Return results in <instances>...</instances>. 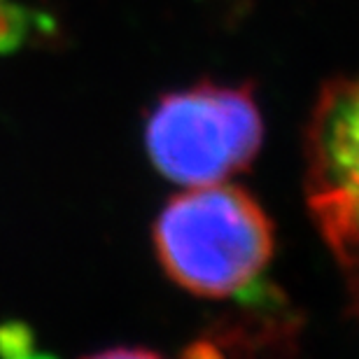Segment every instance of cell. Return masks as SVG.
<instances>
[{"label": "cell", "mask_w": 359, "mask_h": 359, "mask_svg": "<svg viewBox=\"0 0 359 359\" xmlns=\"http://www.w3.org/2000/svg\"><path fill=\"white\" fill-rule=\"evenodd\" d=\"M21 38V17L10 0H0V52L17 45Z\"/></svg>", "instance_id": "277c9868"}, {"label": "cell", "mask_w": 359, "mask_h": 359, "mask_svg": "<svg viewBox=\"0 0 359 359\" xmlns=\"http://www.w3.org/2000/svg\"><path fill=\"white\" fill-rule=\"evenodd\" d=\"M156 252L168 276L201 297H229L266 269L273 231L252 196L226 184L191 187L159 215Z\"/></svg>", "instance_id": "6da1fadb"}, {"label": "cell", "mask_w": 359, "mask_h": 359, "mask_svg": "<svg viewBox=\"0 0 359 359\" xmlns=\"http://www.w3.org/2000/svg\"><path fill=\"white\" fill-rule=\"evenodd\" d=\"M306 196L359 313V75L318 100L306 131Z\"/></svg>", "instance_id": "3957f363"}, {"label": "cell", "mask_w": 359, "mask_h": 359, "mask_svg": "<svg viewBox=\"0 0 359 359\" xmlns=\"http://www.w3.org/2000/svg\"><path fill=\"white\" fill-rule=\"evenodd\" d=\"M145 138L159 173L184 187H205L255 159L264 126L250 91L201 84L163 98L149 114Z\"/></svg>", "instance_id": "7a4b0ae2"}]
</instances>
